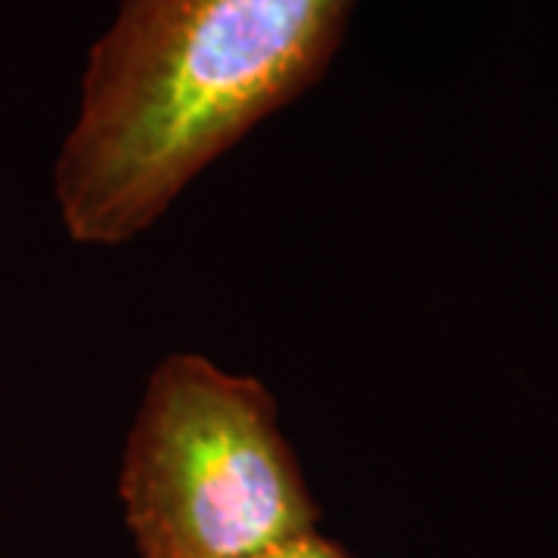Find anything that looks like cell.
Returning <instances> with one entry per match:
<instances>
[{
  "instance_id": "obj_1",
  "label": "cell",
  "mask_w": 558,
  "mask_h": 558,
  "mask_svg": "<svg viewBox=\"0 0 558 558\" xmlns=\"http://www.w3.org/2000/svg\"><path fill=\"white\" fill-rule=\"evenodd\" d=\"M357 0H121L90 47L53 196L78 245L156 227L186 186L314 87Z\"/></svg>"
},
{
  "instance_id": "obj_2",
  "label": "cell",
  "mask_w": 558,
  "mask_h": 558,
  "mask_svg": "<svg viewBox=\"0 0 558 558\" xmlns=\"http://www.w3.org/2000/svg\"><path fill=\"white\" fill-rule=\"evenodd\" d=\"M137 558H260L319 527L277 398L202 354L153 369L119 472Z\"/></svg>"
},
{
  "instance_id": "obj_3",
  "label": "cell",
  "mask_w": 558,
  "mask_h": 558,
  "mask_svg": "<svg viewBox=\"0 0 558 558\" xmlns=\"http://www.w3.org/2000/svg\"><path fill=\"white\" fill-rule=\"evenodd\" d=\"M260 558H357L348 546H341L339 539L326 537L323 531H311L301 537L282 543L277 549H270L267 556Z\"/></svg>"
}]
</instances>
